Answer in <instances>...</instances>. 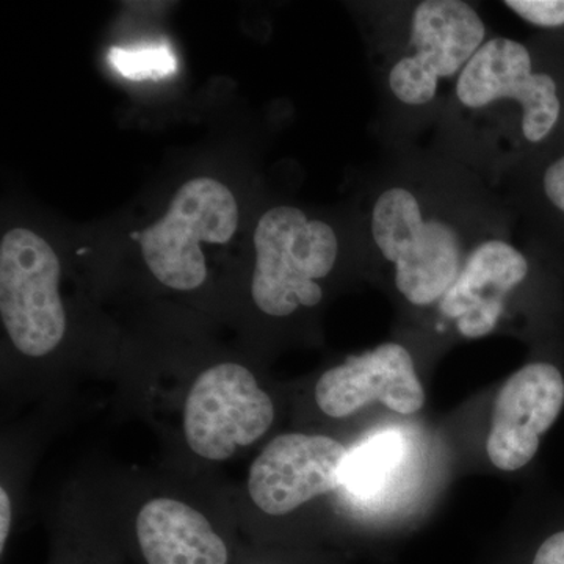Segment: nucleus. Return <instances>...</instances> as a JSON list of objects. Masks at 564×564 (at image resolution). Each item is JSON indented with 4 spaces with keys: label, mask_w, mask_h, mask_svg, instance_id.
I'll list each match as a JSON object with an SVG mask.
<instances>
[{
    "label": "nucleus",
    "mask_w": 564,
    "mask_h": 564,
    "mask_svg": "<svg viewBox=\"0 0 564 564\" xmlns=\"http://www.w3.org/2000/svg\"><path fill=\"white\" fill-rule=\"evenodd\" d=\"M252 302L270 317H289L322 302L318 280L333 272L339 240L328 223L311 220L299 207L267 210L254 231Z\"/></svg>",
    "instance_id": "obj_1"
},
{
    "label": "nucleus",
    "mask_w": 564,
    "mask_h": 564,
    "mask_svg": "<svg viewBox=\"0 0 564 564\" xmlns=\"http://www.w3.org/2000/svg\"><path fill=\"white\" fill-rule=\"evenodd\" d=\"M372 237L393 265L397 289L414 306L440 303L462 273V237L448 223L425 218L421 202L408 188L391 187L378 196Z\"/></svg>",
    "instance_id": "obj_2"
},
{
    "label": "nucleus",
    "mask_w": 564,
    "mask_h": 564,
    "mask_svg": "<svg viewBox=\"0 0 564 564\" xmlns=\"http://www.w3.org/2000/svg\"><path fill=\"white\" fill-rule=\"evenodd\" d=\"M239 226V206L220 181L196 177L173 196L161 220L140 234L141 252L155 280L191 292L207 280L202 242L228 243Z\"/></svg>",
    "instance_id": "obj_3"
},
{
    "label": "nucleus",
    "mask_w": 564,
    "mask_h": 564,
    "mask_svg": "<svg viewBox=\"0 0 564 564\" xmlns=\"http://www.w3.org/2000/svg\"><path fill=\"white\" fill-rule=\"evenodd\" d=\"M61 261L50 243L29 229H11L0 242V317L25 358H46L68 326L61 291Z\"/></svg>",
    "instance_id": "obj_4"
},
{
    "label": "nucleus",
    "mask_w": 564,
    "mask_h": 564,
    "mask_svg": "<svg viewBox=\"0 0 564 564\" xmlns=\"http://www.w3.org/2000/svg\"><path fill=\"white\" fill-rule=\"evenodd\" d=\"M274 422V403L248 367L218 362L193 381L182 406V433L204 462L231 459L262 440Z\"/></svg>",
    "instance_id": "obj_5"
},
{
    "label": "nucleus",
    "mask_w": 564,
    "mask_h": 564,
    "mask_svg": "<svg viewBox=\"0 0 564 564\" xmlns=\"http://www.w3.org/2000/svg\"><path fill=\"white\" fill-rule=\"evenodd\" d=\"M456 98L467 109L514 101L521 109V129L533 147L554 139L564 124L563 80L538 69L532 51L518 40H486L456 77Z\"/></svg>",
    "instance_id": "obj_6"
},
{
    "label": "nucleus",
    "mask_w": 564,
    "mask_h": 564,
    "mask_svg": "<svg viewBox=\"0 0 564 564\" xmlns=\"http://www.w3.org/2000/svg\"><path fill=\"white\" fill-rule=\"evenodd\" d=\"M484 18L463 0H423L411 18L410 46L389 70V88L404 106L433 101L441 80L459 76L486 43Z\"/></svg>",
    "instance_id": "obj_7"
},
{
    "label": "nucleus",
    "mask_w": 564,
    "mask_h": 564,
    "mask_svg": "<svg viewBox=\"0 0 564 564\" xmlns=\"http://www.w3.org/2000/svg\"><path fill=\"white\" fill-rule=\"evenodd\" d=\"M348 456L339 441L323 434H280L252 462L248 496L262 513H292L344 485Z\"/></svg>",
    "instance_id": "obj_8"
},
{
    "label": "nucleus",
    "mask_w": 564,
    "mask_h": 564,
    "mask_svg": "<svg viewBox=\"0 0 564 564\" xmlns=\"http://www.w3.org/2000/svg\"><path fill=\"white\" fill-rule=\"evenodd\" d=\"M564 408V375L549 361L527 364L503 384L494 404L486 451L497 469L514 473L532 462L541 437Z\"/></svg>",
    "instance_id": "obj_9"
},
{
    "label": "nucleus",
    "mask_w": 564,
    "mask_h": 564,
    "mask_svg": "<svg viewBox=\"0 0 564 564\" xmlns=\"http://www.w3.org/2000/svg\"><path fill=\"white\" fill-rule=\"evenodd\" d=\"M315 402L333 419L348 417L372 402L410 415L422 410L425 392L410 351L388 343L326 370L315 386Z\"/></svg>",
    "instance_id": "obj_10"
},
{
    "label": "nucleus",
    "mask_w": 564,
    "mask_h": 564,
    "mask_svg": "<svg viewBox=\"0 0 564 564\" xmlns=\"http://www.w3.org/2000/svg\"><path fill=\"white\" fill-rule=\"evenodd\" d=\"M529 274L524 252L507 240L486 239L467 252L462 273L437 306L463 337L480 339L496 329L508 295Z\"/></svg>",
    "instance_id": "obj_11"
},
{
    "label": "nucleus",
    "mask_w": 564,
    "mask_h": 564,
    "mask_svg": "<svg viewBox=\"0 0 564 564\" xmlns=\"http://www.w3.org/2000/svg\"><path fill=\"white\" fill-rule=\"evenodd\" d=\"M135 536L148 564H228L221 534L193 505L152 497L135 516Z\"/></svg>",
    "instance_id": "obj_12"
},
{
    "label": "nucleus",
    "mask_w": 564,
    "mask_h": 564,
    "mask_svg": "<svg viewBox=\"0 0 564 564\" xmlns=\"http://www.w3.org/2000/svg\"><path fill=\"white\" fill-rule=\"evenodd\" d=\"M403 451L402 436L397 432H383L370 437L348 456L344 485L362 496L377 492L399 466Z\"/></svg>",
    "instance_id": "obj_13"
},
{
    "label": "nucleus",
    "mask_w": 564,
    "mask_h": 564,
    "mask_svg": "<svg viewBox=\"0 0 564 564\" xmlns=\"http://www.w3.org/2000/svg\"><path fill=\"white\" fill-rule=\"evenodd\" d=\"M109 61L121 76L133 80L163 79L176 69V58L166 44H150L135 50L111 47Z\"/></svg>",
    "instance_id": "obj_14"
},
{
    "label": "nucleus",
    "mask_w": 564,
    "mask_h": 564,
    "mask_svg": "<svg viewBox=\"0 0 564 564\" xmlns=\"http://www.w3.org/2000/svg\"><path fill=\"white\" fill-rule=\"evenodd\" d=\"M505 7L543 31H564V0H507Z\"/></svg>",
    "instance_id": "obj_15"
},
{
    "label": "nucleus",
    "mask_w": 564,
    "mask_h": 564,
    "mask_svg": "<svg viewBox=\"0 0 564 564\" xmlns=\"http://www.w3.org/2000/svg\"><path fill=\"white\" fill-rule=\"evenodd\" d=\"M541 195L564 226V147L545 163L540 177Z\"/></svg>",
    "instance_id": "obj_16"
},
{
    "label": "nucleus",
    "mask_w": 564,
    "mask_h": 564,
    "mask_svg": "<svg viewBox=\"0 0 564 564\" xmlns=\"http://www.w3.org/2000/svg\"><path fill=\"white\" fill-rule=\"evenodd\" d=\"M532 564H564V527L544 538Z\"/></svg>",
    "instance_id": "obj_17"
},
{
    "label": "nucleus",
    "mask_w": 564,
    "mask_h": 564,
    "mask_svg": "<svg viewBox=\"0 0 564 564\" xmlns=\"http://www.w3.org/2000/svg\"><path fill=\"white\" fill-rule=\"evenodd\" d=\"M11 524H13V503L6 485L0 486V551H6L9 541Z\"/></svg>",
    "instance_id": "obj_18"
}]
</instances>
